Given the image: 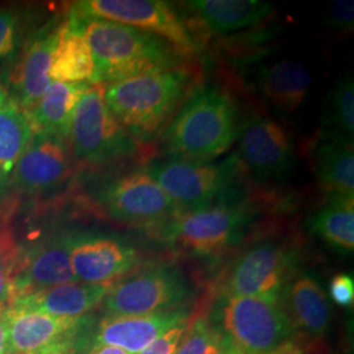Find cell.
<instances>
[{"instance_id":"cell-1","label":"cell","mask_w":354,"mask_h":354,"mask_svg":"<svg viewBox=\"0 0 354 354\" xmlns=\"http://www.w3.org/2000/svg\"><path fill=\"white\" fill-rule=\"evenodd\" d=\"M70 23L86 38L92 53V84L105 86L180 64L181 55L165 39L149 32L102 19L71 17Z\"/></svg>"},{"instance_id":"cell-2","label":"cell","mask_w":354,"mask_h":354,"mask_svg":"<svg viewBox=\"0 0 354 354\" xmlns=\"http://www.w3.org/2000/svg\"><path fill=\"white\" fill-rule=\"evenodd\" d=\"M207 317L223 354H304L306 342L292 328L281 302L221 295Z\"/></svg>"},{"instance_id":"cell-3","label":"cell","mask_w":354,"mask_h":354,"mask_svg":"<svg viewBox=\"0 0 354 354\" xmlns=\"http://www.w3.org/2000/svg\"><path fill=\"white\" fill-rule=\"evenodd\" d=\"M193 76L183 67L133 76L104 86L105 102L134 140L149 142L187 100Z\"/></svg>"},{"instance_id":"cell-4","label":"cell","mask_w":354,"mask_h":354,"mask_svg":"<svg viewBox=\"0 0 354 354\" xmlns=\"http://www.w3.org/2000/svg\"><path fill=\"white\" fill-rule=\"evenodd\" d=\"M235 102L222 89L194 91L174 115L163 137L167 155L209 163L227 151L238 136Z\"/></svg>"},{"instance_id":"cell-5","label":"cell","mask_w":354,"mask_h":354,"mask_svg":"<svg viewBox=\"0 0 354 354\" xmlns=\"http://www.w3.org/2000/svg\"><path fill=\"white\" fill-rule=\"evenodd\" d=\"M190 297L192 285L181 269L156 266L113 282L100 307L106 317L149 315L181 308Z\"/></svg>"},{"instance_id":"cell-6","label":"cell","mask_w":354,"mask_h":354,"mask_svg":"<svg viewBox=\"0 0 354 354\" xmlns=\"http://www.w3.org/2000/svg\"><path fill=\"white\" fill-rule=\"evenodd\" d=\"M251 218L247 205L230 198L172 216L162 225V236L192 253H222L244 236Z\"/></svg>"},{"instance_id":"cell-7","label":"cell","mask_w":354,"mask_h":354,"mask_svg":"<svg viewBox=\"0 0 354 354\" xmlns=\"http://www.w3.org/2000/svg\"><path fill=\"white\" fill-rule=\"evenodd\" d=\"M68 140L74 158L84 165L109 163L134 150V140L105 102L102 84L84 89L73 115Z\"/></svg>"},{"instance_id":"cell-8","label":"cell","mask_w":354,"mask_h":354,"mask_svg":"<svg viewBox=\"0 0 354 354\" xmlns=\"http://www.w3.org/2000/svg\"><path fill=\"white\" fill-rule=\"evenodd\" d=\"M236 163H197L168 156L155 160L147 174L176 205L178 213L192 212L230 200Z\"/></svg>"},{"instance_id":"cell-9","label":"cell","mask_w":354,"mask_h":354,"mask_svg":"<svg viewBox=\"0 0 354 354\" xmlns=\"http://www.w3.org/2000/svg\"><path fill=\"white\" fill-rule=\"evenodd\" d=\"M75 19H102L149 32L165 39L180 55L197 50V39L165 1L159 0H84L73 7Z\"/></svg>"},{"instance_id":"cell-10","label":"cell","mask_w":354,"mask_h":354,"mask_svg":"<svg viewBox=\"0 0 354 354\" xmlns=\"http://www.w3.org/2000/svg\"><path fill=\"white\" fill-rule=\"evenodd\" d=\"M295 254L288 245L266 241L245 251L234 263L221 295L256 297L281 302L290 283Z\"/></svg>"},{"instance_id":"cell-11","label":"cell","mask_w":354,"mask_h":354,"mask_svg":"<svg viewBox=\"0 0 354 354\" xmlns=\"http://www.w3.org/2000/svg\"><path fill=\"white\" fill-rule=\"evenodd\" d=\"M104 213L129 225H163L178 214L176 205L145 171L117 177L99 194Z\"/></svg>"},{"instance_id":"cell-12","label":"cell","mask_w":354,"mask_h":354,"mask_svg":"<svg viewBox=\"0 0 354 354\" xmlns=\"http://www.w3.org/2000/svg\"><path fill=\"white\" fill-rule=\"evenodd\" d=\"M239 156L259 180H273L290 171L294 152L286 130L270 118H254L241 131Z\"/></svg>"},{"instance_id":"cell-13","label":"cell","mask_w":354,"mask_h":354,"mask_svg":"<svg viewBox=\"0 0 354 354\" xmlns=\"http://www.w3.org/2000/svg\"><path fill=\"white\" fill-rule=\"evenodd\" d=\"M74 239L75 236L64 234L41 241L28 252H21L13 301L26 294L76 281L70 263Z\"/></svg>"},{"instance_id":"cell-14","label":"cell","mask_w":354,"mask_h":354,"mask_svg":"<svg viewBox=\"0 0 354 354\" xmlns=\"http://www.w3.org/2000/svg\"><path fill=\"white\" fill-rule=\"evenodd\" d=\"M76 281L113 283L138 264V253L111 238H75L70 252Z\"/></svg>"},{"instance_id":"cell-15","label":"cell","mask_w":354,"mask_h":354,"mask_svg":"<svg viewBox=\"0 0 354 354\" xmlns=\"http://www.w3.org/2000/svg\"><path fill=\"white\" fill-rule=\"evenodd\" d=\"M188 320L189 313L185 307L149 315L105 317L88 339V351L95 345H112L127 353H140L167 329Z\"/></svg>"},{"instance_id":"cell-16","label":"cell","mask_w":354,"mask_h":354,"mask_svg":"<svg viewBox=\"0 0 354 354\" xmlns=\"http://www.w3.org/2000/svg\"><path fill=\"white\" fill-rule=\"evenodd\" d=\"M70 174V151L67 140L36 134L19 159L12 183L26 192H42L61 184Z\"/></svg>"},{"instance_id":"cell-17","label":"cell","mask_w":354,"mask_h":354,"mask_svg":"<svg viewBox=\"0 0 354 354\" xmlns=\"http://www.w3.org/2000/svg\"><path fill=\"white\" fill-rule=\"evenodd\" d=\"M281 304L292 328L306 344L320 342L327 335L328 299L314 277L306 274L290 282L282 294Z\"/></svg>"},{"instance_id":"cell-18","label":"cell","mask_w":354,"mask_h":354,"mask_svg":"<svg viewBox=\"0 0 354 354\" xmlns=\"http://www.w3.org/2000/svg\"><path fill=\"white\" fill-rule=\"evenodd\" d=\"M58 35L57 29H46L33 38L20 61L15 66L10 80L13 91V102H17L26 112H30L44 92L50 84L51 53Z\"/></svg>"},{"instance_id":"cell-19","label":"cell","mask_w":354,"mask_h":354,"mask_svg":"<svg viewBox=\"0 0 354 354\" xmlns=\"http://www.w3.org/2000/svg\"><path fill=\"white\" fill-rule=\"evenodd\" d=\"M112 283L67 282L45 290L26 294L11 306L29 308L51 317H83L102 304Z\"/></svg>"},{"instance_id":"cell-20","label":"cell","mask_w":354,"mask_h":354,"mask_svg":"<svg viewBox=\"0 0 354 354\" xmlns=\"http://www.w3.org/2000/svg\"><path fill=\"white\" fill-rule=\"evenodd\" d=\"M83 317H51L29 308L10 306L4 311L11 354H33L74 328Z\"/></svg>"},{"instance_id":"cell-21","label":"cell","mask_w":354,"mask_h":354,"mask_svg":"<svg viewBox=\"0 0 354 354\" xmlns=\"http://www.w3.org/2000/svg\"><path fill=\"white\" fill-rule=\"evenodd\" d=\"M87 84L50 82L36 106L28 112L36 134H50L68 140L76 105Z\"/></svg>"},{"instance_id":"cell-22","label":"cell","mask_w":354,"mask_h":354,"mask_svg":"<svg viewBox=\"0 0 354 354\" xmlns=\"http://www.w3.org/2000/svg\"><path fill=\"white\" fill-rule=\"evenodd\" d=\"M95 64L88 44L70 21L58 28L51 53L49 77L53 82L84 84L93 79Z\"/></svg>"},{"instance_id":"cell-23","label":"cell","mask_w":354,"mask_h":354,"mask_svg":"<svg viewBox=\"0 0 354 354\" xmlns=\"http://www.w3.org/2000/svg\"><path fill=\"white\" fill-rule=\"evenodd\" d=\"M313 77L304 64L283 59L266 66L259 75V88L266 100L285 112H294L304 102Z\"/></svg>"},{"instance_id":"cell-24","label":"cell","mask_w":354,"mask_h":354,"mask_svg":"<svg viewBox=\"0 0 354 354\" xmlns=\"http://www.w3.org/2000/svg\"><path fill=\"white\" fill-rule=\"evenodd\" d=\"M314 169L329 198L354 197L353 143L322 140L314 152Z\"/></svg>"},{"instance_id":"cell-25","label":"cell","mask_w":354,"mask_h":354,"mask_svg":"<svg viewBox=\"0 0 354 354\" xmlns=\"http://www.w3.org/2000/svg\"><path fill=\"white\" fill-rule=\"evenodd\" d=\"M188 7L205 26L218 33H231L263 21L273 7L256 0H197Z\"/></svg>"},{"instance_id":"cell-26","label":"cell","mask_w":354,"mask_h":354,"mask_svg":"<svg viewBox=\"0 0 354 354\" xmlns=\"http://www.w3.org/2000/svg\"><path fill=\"white\" fill-rule=\"evenodd\" d=\"M35 136L29 113L12 99L0 108V185L13 171Z\"/></svg>"},{"instance_id":"cell-27","label":"cell","mask_w":354,"mask_h":354,"mask_svg":"<svg viewBox=\"0 0 354 354\" xmlns=\"http://www.w3.org/2000/svg\"><path fill=\"white\" fill-rule=\"evenodd\" d=\"M354 197H335L313 216L311 230L342 252L354 250Z\"/></svg>"},{"instance_id":"cell-28","label":"cell","mask_w":354,"mask_h":354,"mask_svg":"<svg viewBox=\"0 0 354 354\" xmlns=\"http://www.w3.org/2000/svg\"><path fill=\"white\" fill-rule=\"evenodd\" d=\"M323 125V140L353 143L354 86L352 76H344L332 89Z\"/></svg>"},{"instance_id":"cell-29","label":"cell","mask_w":354,"mask_h":354,"mask_svg":"<svg viewBox=\"0 0 354 354\" xmlns=\"http://www.w3.org/2000/svg\"><path fill=\"white\" fill-rule=\"evenodd\" d=\"M176 354H223L219 335L209 320L207 311L201 308L189 317Z\"/></svg>"},{"instance_id":"cell-30","label":"cell","mask_w":354,"mask_h":354,"mask_svg":"<svg viewBox=\"0 0 354 354\" xmlns=\"http://www.w3.org/2000/svg\"><path fill=\"white\" fill-rule=\"evenodd\" d=\"M21 248L8 230H0V308H8L15 298V279Z\"/></svg>"},{"instance_id":"cell-31","label":"cell","mask_w":354,"mask_h":354,"mask_svg":"<svg viewBox=\"0 0 354 354\" xmlns=\"http://www.w3.org/2000/svg\"><path fill=\"white\" fill-rule=\"evenodd\" d=\"M17 16L11 10H0V64L12 55L17 45Z\"/></svg>"},{"instance_id":"cell-32","label":"cell","mask_w":354,"mask_h":354,"mask_svg":"<svg viewBox=\"0 0 354 354\" xmlns=\"http://www.w3.org/2000/svg\"><path fill=\"white\" fill-rule=\"evenodd\" d=\"M188 322L167 329L165 333H162L159 337H156L153 342H150L145 349H142L140 353L137 354H176L177 348L184 336Z\"/></svg>"},{"instance_id":"cell-33","label":"cell","mask_w":354,"mask_h":354,"mask_svg":"<svg viewBox=\"0 0 354 354\" xmlns=\"http://www.w3.org/2000/svg\"><path fill=\"white\" fill-rule=\"evenodd\" d=\"M330 299L339 306L349 307L354 302V281L349 274H336L329 282Z\"/></svg>"},{"instance_id":"cell-34","label":"cell","mask_w":354,"mask_h":354,"mask_svg":"<svg viewBox=\"0 0 354 354\" xmlns=\"http://www.w3.org/2000/svg\"><path fill=\"white\" fill-rule=\"evenodd\" d=\"M353 1L352 0H339L333 1L329 7V24L339 30H352L353 29Z\"/></svg>"},{"instance_id":"cell-35","label":"cell","mask_w":354,"mask_h":354,"mask_svg":"<svg viewBox=\"0 0 354 354\" xmlns=\"http://www.w3.org/2000/svg\"><path fill=\"white\" fill-rule=\"evenodd\" d=\"M6 308H0V354H11L10 344H8V333L4 320Z\"/></svg>"},{"instance_id":"cell-36","label":"cell","mask_w":354,"mask_h":354,"mask_svg":"<svg viewBox=\"0 0 354 354\" xmlns=\"http://www.w3.org/2000/svg\"><path fill=\"white\" fill-rule=\"evenodd\" d=\"M86 354H130L127 351L112 345H95Z\"/></svg>"},{"instance_id":"cell-37","label":"cell","mask_w":354,"mask_h":354,"mask_svg":"<svg viewBox=\"0 0 354 354\" xmlns=\"http://www.w3.org/2000/svg\"><path fill=\"white\" fill-rule=\"evenodd\" d=\"M8 100V97H7V93H6V91L3 89V87L0 86V108L7 102Z\"/></svg>"}]
</instances>
